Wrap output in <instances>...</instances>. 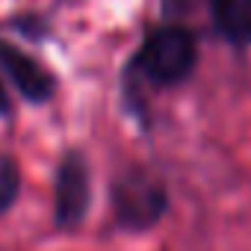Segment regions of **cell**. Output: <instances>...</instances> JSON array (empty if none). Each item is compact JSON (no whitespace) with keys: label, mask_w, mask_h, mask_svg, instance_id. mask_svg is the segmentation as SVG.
Returning a JSON list of instances; mask_svg holds the SVG:
<instances>
[{"label":"cell","mask_w":251,"mask_h":251,"mask_svg":"<svg viewBox=\"0 0 251 251\" xmlns=\"http://www.w3.org/2000/svg\"><path fill=\"white\" fill-rule=\"evenodd\" d=\"M136 65L148 80H154L160 86L180 83L183 77H189V71L195 65V42L180 27L157 30L142 45V50L136 56Z\"/></svg>","instance_id":"1"},{"label":"cell","mask_w":251,"mask_h":251,"mask_svg":"<svg viewBox=\"0 0 251 251\" xmlns=\"http://www.w3.org/2000/svg\"><path fill=\"white\" fill-rule=\"evenodd\" d=\"M115 201V216L124 227L130 230H145L160 222L166 213V189L145 172H130L115 183L112 192Z\"/></svg>","instance_id":"2"},{"label":"cell","mask_w":251,"mask_h":251,"mask_svg":"<svg viewBox=\"0 0 251 251\" xmlns=\"http://www.w3.org/2000/svg\"><path fill=\"white\" fill-rule=\"evenodd\" d=\"M89 198H92L89 166L77 151H71L59 163V175H56V222L62 227L80 225L89 210Z\"/></svg>","instance_id":"3"},{"label":"cell","mask_w":251,"mask_h":251,"mask_svg":"<svg viewBox=\"0 0 251 251\" xmlns=\"http://www.w3.org/2000/svg\"><path fill=\"white\" fill-rule=\"evenodd\" d=\"M0 68L9 74V80L18 86V92L33 103H42L53 95V77L36 59H30L27 53H21L18 48H12L6 42H0Z\"/></svg>","instance_id":"4"},{"label":"cell","mask_w":251,"mask_h":251,"mask_svg":"<svg viewBox=\"0 0 251 251\" xmlns=\"http://www.w3.org/2000/svg\"><path fill=\"white\" fill-rule=\"evenodd\" d=\"M213 21L233 45H251V0H213Z\"/></svg>","instance_id":"5"},{"label":"cell","mask_w":251,"mask_h":251,"mask_svg":"<svg viewBox=\"0 0 251 251\" xmlns=\"http://www.w3.org/2000/svg\"><path fill=\"white\" fill-rule=\"evenodd\" d=\"M18 189H21V175H18V166L0 154V213H6L15 198H18Z\"/></svg>","instance_id":"6"},{"label":"cell","mask_w":251,"mask_h":251,"mask_svg":"<svg viewBox=\"0 0 251 251\" xmlns=\"http://www.w3.org/2000/svg\"><path fill=\"white\" fill-rule=\"evenodd\" d=\"M0 109H3V92H0Z\"/></svg>","instance_id":"7"}]
</instances>
